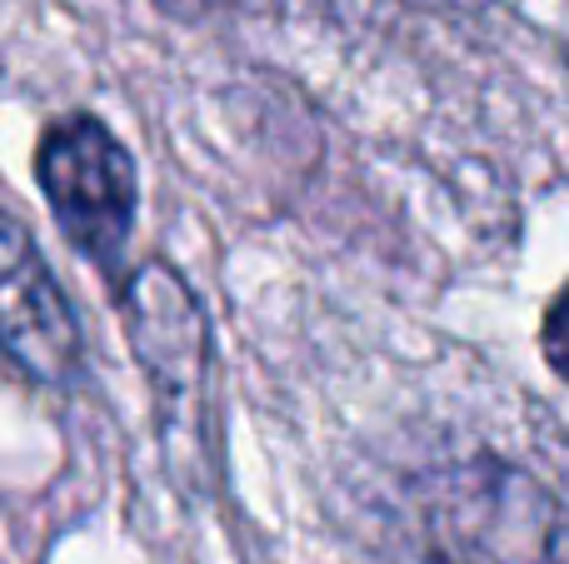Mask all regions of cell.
<instances>
[{
    "instance_id": "cell-5",
    "label": "cell",
    "mask_w": 569,
    "mask_h": 564,
    "mask_svg": "<svg viewBox=\"0 0 569 564\" xmlns=\"http://www.w3.org/2000/svg\"><path fill=\"white\" fill-rule=\"evenodd\" d=\"M540 350H545V360H550V370H555V375L569 380V285H565L560 295L550 300V310H545Z\"/></svg>"
},
{
    "instance_id": "cell-2",
    "label": "cell",
    "mask_w": 569,
    "mask_h": 564,
    "mask_svg": "<svg viewBox=\"0 0 569 564\" xmlns=\"http://www.w3.org/2000/svg\"><path fill=\"white\" fill-rule=\"evenodd\" d=\"M415 564H569V510L505 460H465L425 485Z\"/></svg>"
},
{
    "instance_id": "cell-4",
    "label": "cell",
    "mask_w": 569,
    "mask_h": 564,
    "mask_svg": "<svg viewBox=\"0 0 569 564\" xmlns=\"http://www.w3.org/2000/svg\"><path fill=\"white\" fill-rule=\"evenodd\" d=\"M0 350L30 380L66 385L80 370V325L36 240L0 215Z\"/></svg>"
},
{
    "instance_id": "cell-3",
    "label": "cell",
    "mask_w": 569,
    "mask_h": 564,
    "mask_svg": "<svg viewBox=\"0 0 569 564\" xmlns=\"http://www.w3.org/2000/svg\"><path fill=\"white\" fill-rule=\"evenodd\" d=\"M36 175L56 225L110 280L120 275L130 225H136V160L100 120L70 115L40 135Z\"/></svg>"
},
{
    "instance_id": "cell-6",
    "label": "cell",
    "mask_w": 569,
    "mask_h": 564,
    "mask_svg": "<svg viewBox=\"0 0 569 564\" xmlns=\"http://www.w3.org/2000/svg\"><path fill=\"white\" fill-rule=\"evenodd\" d=\"M156 6L180 20H200V16H210V10H230L236 0H156Z\"/></svg>"
},
{
    "instance_id": "cell-1",
    "label": "cell",
    "mask_w": 569,
    "mask_h": 564,
    "mask_svg": "<svg viewBox=\"0 0 569 564\" xmlns=\"http://www.w3.org/2000/svg\"><path fill=\"white\" fill-rule=\"evenodd\" d=\"M126 335L136 350L146 385L156 395L166 465L180 480L200 485L220 465L216 430V370H210V320L196 305L190 285L166 265L146 260L126 280Z\"/></svg>"
}]
</instances>
